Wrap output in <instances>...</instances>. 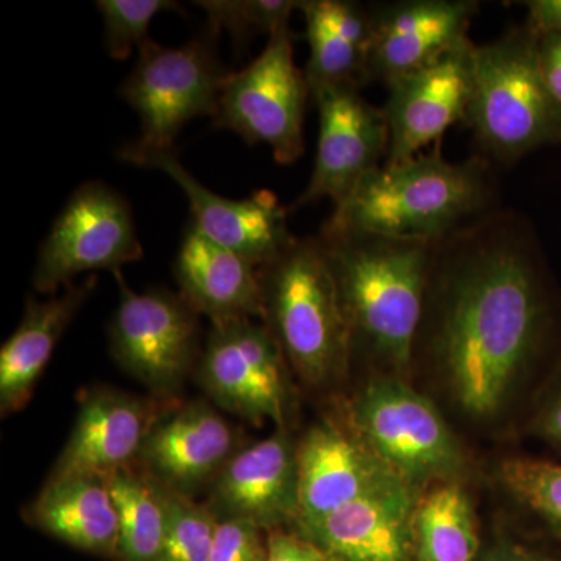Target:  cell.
I'll return each mask as SVG.
<instances>
[{"instance_id":"cell-1","label":"cell","mask_w":561,"mask_h":561,"mask_svg":"<svg viewBox=\"0 0 561 561\" xmlns=\"http://www.w3.org/2000/svg\"><path fill=\"white\" fill-rule=\"evenodd\" d=\"M461 411L496 416L523 381L561 367V289L534 224L496 208L435 242L415 350Z\"/></svg>"},{"instance_id":"cell-2","label":"cell","mask_w":561,"mask_h":561,"mask_svg":"<svg viewBox=\"0 0 561 561\" xmlns=\"http://www.w3.org/2000/svg\"><path fill=\"white\" fill-rule=\"evenodd\" d=\"M496 208L493 165L483 157L451 162L440 146L382 164L335 206L321 232L440 241Z\"/></svg>"},{"instance_id":"cell-3","label":"cell","mask_w":561,"mask_h":561,"mask_svg":"<svg viewBox=\"0 0 561 561\" xmlns=\"http://www.w3.org/2000/svg\"><path fill=\"white\" fill-rule=\"evenodd\" d=\"M348 323L360 346L404 373L415 359L435 242L383 236L317 234Z\"/></svg>"},{"instance_id":"cell-4","label":"cell","mask_w":561,"mask_h":561,"mask_svg":"<svg viewBox=\"0 0 561 561\" xmlns=\"http://www.w3.org/2000/svg\"><path fill=\"white\" fill-rule=\"evenodd\" d=\"M463 122L483 158L502 165L561 144V105L541 73L538 33L526 22L476 46L474 90Z\"/></svg>"},{"instance_id":"cell-5","label":"cell","mask_w":561,"mask_h":561,"mask_svg":"<svg viewBox=\"0 0 561 561\" xmlns=\"http://www.w3.org/2000/svg\"><path fill=\"white\" fill-rule=\"evenodd\" d=\"M260 272L262 319L295 370L316 383L337 375L353 350L337 284L317 236L295 239Z\"/></svg>"},{"instance_id":"cell-6","label":"cell","mask_w":561,"mask_h":561,"mask_svg":"<svg viewBox=\"0 0 561 561\" xmlns=\"http://www.w3.org/2000/svg\"><path fill=\"white\" fill-rule=\"evenodd\" d=\"M216 36H205L180 47L147 41L121 95L138 113L140 136L127 147L139 153L173 150L176 136L195 117L216 116L221 69L214 50Z\"/></svg>"},{"instance_id":"cell-7","label":"cell","mask_w":561,"mask_h":561,"mask_svg":"<svg viewBox=\"0 0 561 561\" xmlns=\"http://www.w3.org/2000/svg\"><path fill=\"white\" fill-rule=\"evenodd\" d=\"M289 25L268 38L256 60L221 81L214 127L238 133L250 146L265 144L279 164H294L305 151L302 122L311 98L294 58Z\"/></svg>"},{"instance_id":"cell-8","label":"cell","mask_w":561,"mask_h":561,"mask_svg":"<svg viewBox=\"0 0 561 561\" xmlns=\"http://www.w3.org/2000/svg\"><path fill=\"white\" fill-rule=\"evenodd\" d=\"M354 434L405 482L451 478L461 453L435 405L394 378L376 379L350 408Z\"/></svg>"},{"instance_id":"cell-9","label":"cell","mask_w":561,"mask_h":561,"mask_svg":"<svg viewBox=\"0 0 561 561\" xmlns=\"http://www.w3.org/2000/svg\"><path fill=\"white\" fill-rule=\"evenodd\" d=\"M130 205L102 181L81 184L70 195L41 245L33 286L51 294L81 273L119 271L142 260Z\"/></svg>"},{"instance_id":"cell-10","label":"cell","mask_w":561,"mask_h":561,"mask_svg":"<svg viewBox=\"0 0 561 561\" xmlns=\"http://www.w3.org/2000/svg\"><path fill=\"white\" fill-rule=\"evenodd\" d=\"M319 110L320 130L316 164L309 186L290 210L323 198L341 205L362 180L381 168L389 154L386 113L351 87L320 88L311 92Z\"/></svg>"},{"instance_id":"cell-11","label":"cell","mask_w":561,"mask_h":561,"mask_svg":"<svg viewBox=\"0 0 561 561\" xmlns=\"http://www.w3.org/2000/svg\"><path fill=\"white\" fill-rule=\"evenodd\" d=\"M476 46L470 38L387 87L382 106L389 124V154L397 164L420 154L456 122H463L474 90Z\"/></svg>"},{"instance_id":"cell-12","label":"cell","mask_w":561,"mask_h":561,"mask_svg":"<svg viewBox=\"0 0 561 561\" xmlns=\"http://www.w3.org/2000/svg\"><path fill=\"white\" fill-rule=\"evenodd\" d=\"M119 158L140 168L168 173L186 192L194 216L192 224L213 241L236 251L260 267L275 260L297 239L287 225L290 209L280 205L272 191L253 192L245 201L221 197L187 172L175 150L139 153L124 147Z\"/></svg>"},{"instance_id":"cell-13","label":"cell","mask_w":561,"mask_h":561,"mask_svg":"<svg viewBox=\"0 0 561 561\" xmlns=\"http://www.w3.org/2000/svg\"><path fill=\"white\" fill-rule=\"evenodd\" d=\"M121 302L111 324V341L122 364L154 389L183 378L194 357L197 321L191 306L162 291L136 294L114 272Z\"/></svg>"},{"instance_id":"cell-14","label":"cell","mask_w":561,"mask_h":561,"mask_svg":"<svg viewBox=\"0 0 561 561\" xmlns=\"http://www.w3.org/2000/svg\"><path fill=\"white\" fill-rule=\"evenodd\" d=\"M283 351L250 319L214 323L202 376L217 400L247 419L280 423L286 408Z\"/></svg>"},{"instance_id":"cell-15","label":"cell","mask_w":561,"mask_h":561,"mask_svg":"<svg viewBox=\"0 0 561 561\" xmlns=\"http://www.w3.org/2000/svg\"><path fill=\"white\" fill-rule=\"evenodd\" d=\"M373 38L368 83L394 80L437 60L470 38L474 0H401L370 5Z\"/></svg>"},{"instance_id":"cell-16","label":"cell","mask_w":561,"mask_h":561,"mask_svg":"<svg viewBox=\"0 0 561 561\" xmlns=\"http://www.w3.org/2000/svg\"><path fill=\"white\" fill-rule=\"evenodd\" d=\"M297 468V516L302 529L400 478L356 434H346L330 421L317 424L302 438Z\"/></svg>"},{"instance_id":"cell-17","label":"cell","mask_w":561,"mask_h":561,"mask_svg":"<svg viewBox=\"0 0 561 561\" xmlns=\"http://www.w3.org/2000/svg\"><path fill=\"white\" fill-rule=\"evenodd\" d=\"M415 507L411 483L398 478L302 530L342 561H412Z\"/></svg>"},{"instance_id":"cell-18","label":"cell","mask_w":561,"mask_h":561,"mask_svg":"<svg viewBox=\"0 0 561 561\" xmlns=\"http://www.w3.org/2000/svg\"><path fill=\"white\" fill-rule=\"evenodd\" d=\"M175 275L184 301L214 323L264 317L260 265L213 241L194 224L181 241Z\"/></svg>"},{"instance_id":"cell-19","label":"cell","mask_w":561,"mask_h":561,"mask_svg":"<svg viewBox=\"0 0 561 561\" xmlns=\"http://www.w3.org/2000/svg\"><path fill=\"white\" fill-rule=\"evenodd\" d=\"M232 518L275 526L298 513L297 451L286 435H273L238 454L216 491Z\"/></svg>"},{"instance_id":"cell-20","label":"cell","mask_w":561,"mask_h":561,"mask_svg":"<svg viewBox=\"0 0 561 561\" xmlns=\"http://www.w3.org/2000/svg\"><path fill=\"white\" fill-rule=\"evenodd\" d=\"M149 431L150 415L142 402L122 394H92L81 408L51 479L110 478L139 451Z\"/></svg>"},{"instance_id":"cell-21","label":"cell","mask_w":561,"mask_h":561,"mask_svg":"<svg viewBox=\"0 0 561 561\" xmlns=\"http://www.w3.org/2000/svg\"><path fill=\"white\" fill-rule=\"evenodd\" d=\"M311 57L309 90L368 84L373 24L370 5L351 0H301Z\"/></svg>"},{"instance_id":"cell-22","label":"cell","mask_w":561,"mask_h":561,"mask_svg":"<svg viewBox=\"0 0 561 561\" xmlns=\"http://www.w3.org/2000/svg\"><path fill=\"white\" fill-rule=\"evenodd\" d=\"M98 276L70 286L61 297L47 301L28 298L20 328L0 351V405L9 413L31 398L33 386L50 360L69 321L94 290Z\"/></svg>"},{"instance_id":"cell-23","label":"cell","mask_w":561,"mask_h":561,"mask_svg":"<svg viewBox=\"0 0 561 561\" xmlns=\"http://www.w3.org/2000/svg\"><path fill=\"white\" fill-rule=\"evenodd\" d=\"M33 518L44 530L77 548L92 552L119 549V515L108 478L51 479L33 505Z\"/></svg>"},{"instance_id":"cell-24","label":"cell","mask_w":561,"mask_h":561,"mask_svg":"<svg viewBox=\"0 0 561 561\" xmlns=\"http://www.w3.org/2000/svg\"><path fill=\"white\" fill-rule=\"evenodd\" d=\"M232 432L216 413L191 408L150 432L144 453L169 481L191 485L208 478L231 451Z\"/></svg>"},{"instance_id":"cell-25","label":"cell","mask_w":561,"mask_h":561,"mask_svg":"<svg viewBox=\"0 0 561 561\" xmlns=\"http://www.w3.org/2000/svg\"><path fill=\"white\" fill-rule=\"evenodd\" d=\"M416 561H478L474 511L459 483L430 491L413 513Z\"/></svg>"},{"instance_id":"cell-26","label":"cell","mask_w":561,"mask_h":561,"mask_svg":"<svg viewBox=\"0 0 561 561\" xmlns=\"http://www.w3.org/2000/svg\"><path fill=\"white\" fill-rule=\"evenodd\" d=\"M119 515V551L127 561H160L165 512L162 493L127 471L108 478Z\"/></svg>"},{"instance_id":"cell-27","label":"cell","mask_w":561,"mask_h":561,"mask_svg":"<svg viewBox=\"0 0 561 561\" xmlns=\"http://www.w3.org/2000/svg\"><path fill=\"white\" fill-rule=\"evenodd\" d=\"M210 35L227 31L236 46H245L256 35H275L289 25L291 13L300 10L297 0H203Z\"/></svg>"},{"instance_id":"cell-28","label":"cell","mask_w":561,"mask_h":561,"mask_svg":"<svg viewBox=\"0 0 561 561\" xmlns=\"http://www.w3.org/2000/svg\"><path fill=\"white\" fill-rule=\"evenodd\" d=\"M500 472L513 496L561 538V463L516 457L505 460Z\"/></svg>"},{"instance_id":"cell-29","label":"cell","mask_w":561,"mask_h":561,"mask_svg":"<svg viewBox=\"0 0 561 561\" xmlns=\"http://www.w3.org/2000/svg\"><path fill=\"white\" fill-rule=\"evenodd\" d=\"M165 512L160 561H209L217 524L179 494L162 493Z\"/></svg>"},{"instance_id":"cell-30","label":"cell","mask_w":561,"mask_h":561,"mask_svg":"<svg viewBox=\"0 0 561 561\" xmlns=\"http://www.w3.org/2000/svg\"><path fill=\"white\" fill-rule=\"evenodd\" d=\"M105 28V47L114 60L124 61L149 41L150 22L161 11H183L172 0H98Z\"/></svg>"},{"instance_id":"cell-31","label":"cell","mask_w":561,"mask_h":561,"mask_svg":"<svg viewBox=\"0 0 561 561\" xmlns=\"http://www.w3.org/2000/svg\"><path fill=\"white\" fill-rule=\"evenodd\" d=\"M267 556L257 524L241 518L217 524L209 561H267Z\"/></svg>"},{"instance_id":"cell-32","label":"cell","mask_w":561,"mask_h":561,"mask_svg":"<svg viewBox=\"0 0 561 561\" xmlns=\"http://www.w3.org/2000/svg\"><path fill=\"white\" fill-rule=\"evenodd\" d=\"M531 431L561 451V367L538 393Z\"/></svg>"},{"instance_id":"cell-33","label":"cell","mask_w":561,"mask_h":561,"mask_svg":"<svg viewBox=\"0 0 561 561\" xmlns=\"http://www.w3.org/2000/svg\"><path fill=\"white\" fill-rule=\"evenodd\" d=\"M538 58L546 84L561 105V35L538 33Z\"/></svg>"},{"instance_id":"cell-34","label":"cell","mask_w":561,"mask_h":561,"mask_svg":"<svg viewBox=\"0 0 561 561\" xmlns=\"http://www.w3.org/2000/svg\"><path fill=\"white\" fill-rule=\"evenodd\" d=\"M267 553V561H323L319 549L311 542L283 534L273 535Z\"/></svg>"},{"instance_id":"cell-35","label":"cell","mask_w":561,"mask_h":561,"mask_svg":"<svg viewBox=\"0 0 561 561\" xmlns=\"http://www.w3.org/2000/svg\"><path fill=\"white\" fill-rule=\"evenodd\" d=\"M526 7V24L531 31L546 35H561V0H529L523 2Z\"/></svg>"},{"instance_id":"cell-36","label":"cell","mask_w":561,"mask_h":561,"mask_svg":"<svg viewBox=\"0 0 561 561\" xmlns=\"http://www.w3.org/2000/svg\"><path fill=\"white\" fill-rule=\"evenodd\" d=\"M479 561H561V559L522 551V549H500V551L490 552Z\"/></svg>"}]
</instances>
